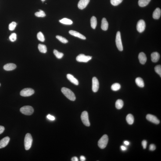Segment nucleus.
Listing matches in <instances>:
<instances>
[{
  "mask_svg": "<svg viewBox=\"0 0 161 161\" xmlns=\"http://www.w3.org/2000/svg\"><path fill=\"white\" fill-rule=\"evenodd\" d=\"M37 38L39 41H41V42H44L45 40V37L41 32H39L37 34Z\"/></svg>",
  "mask_w": 161,
  "mask_h": 161,
  "instance_id": "31",
  "label": "nucleus"
},
{
  "mask_svg": "<svg viewBox=\"0 0 161 161\" xmlns=\"http://www.w3.org/2000/svg\"><path fill=\"white\" fill-rule=\"evenodd\" d=\"M16 25H17V24L16 22H12L9 25V30L11 31H13L15 29Z\"/></svg>",
  "mask_w": 161,
  "mask_h": 161,
  "instance_id": "34",
  "label": "nucleus"
},
{
  "mask_svg": "<svg viewBox=\"0 0 161 161\" xmlns=\"http://www.w3.org/2000/svg\"><path fill=\"white\" fill-rule=\"evenodd\" d=\"M69 34L71 35L75 36V37L81 39L85 40L86 39V37L83 36L82 34L77 31L73 30H70L69 31Z\"/></svg>",
  "mask_w": 161,
  "mask_h": 161,
  "instance_id": "15",
  "label": "nucleus"
},
{
  "mask_svg": "<svg viewBox=\"0 0 161 161\" xmlns=\"http://www.w3.org/2000/svg\"><path fill=\"white\" fill-rule=\"evenodd\" d=\"M20 110L22 113L28 116L32 115L34 112L32 107L30 106H24L20 108Z\"/></svg>",
  "mask_w": 161,
  "mask_h": 161,
  "instance_id": "4",
  "label": "nucleus"
},
{
  "mask_svg": "<svg viewBox=\"0 0 161 161\" xmlns=\"http://www.w3.org/2000/svg\"><path fill=\"white\" fill-rule=\"evenodd\" d=\"M146 119L149 121L156 124H159L160 121L156 116L153 115L148 114L147 115Z\"/></svg>",
  "mask_w": 161,
  "mask_h": 161,
  "instance_id": "11",
  "label": "nucleus"
},
{
  "mask_svg": "<svg viewBox=\"0 0 161 161\" xmlns=\"http://www.w3.org/2000/svg\"><path fill=\"white\" fill-rule=\"evenodd\" d=\"M38 48L40 52L43 53H46L47 52V47L45 45L39 44L38 46Z\"/></svg>",
  "mask_w": 161,
  "mask_h": 161,
  "instance_id": "24",
  "label": "nucleus"
},
{
  "mask_svg": "<svg viewBox=\"0 0 161 161\" xmlns=\"http://www.w3.org/2000/svg\"><path fill=\"white\" fill-rule=\"evenodd\" d=\"M54 53L56 57L58 59H61L64 55L63 54L59 52L56 50H54Z\"/></svg>",
  "mask_w": 161,
  "mask_h": 161,
  "instance_id": "29",
  "label": "nucleus"
},
{
  "mask_svg": "<svg viewBox=\"0 0 161 161\" xmlns=\"http://www.w3.org/2000/svg\"><path fill=\"white\" fill-rule=\"evenodd\" d=\"M161 14V10L159 8H157L153 13V17L154 19H157L160 18Z\"/></svg>",
  "mask_w": 161,
  "mask_h": 161,
  "instance_id": "19",
  "label": "nucleus"
},
{
  "mask_svg": "<svg viewBox=\"0 0 161 161\" xmlns=\"http://www.w3.org/2000/svg\"><path fill=\"white\" fill-rule=\"evenodd\" d=\"M92 58V56H87L83 54H80L76 57V60L79 62H87L91 60Z\"/></svg>",
  "mask_w": 161,
  "mask_h": 161,
  "instance_id": "8",
  "label": "nucleus"
},
{
  "mask_svg": "<svg viewBox=\"0 0 161 161\" xmlns=\"http://www.w3.org/2000/svg\"><path fill=\"white\" fill-rule=\"evenodd\" d=\"M10 40L12 42H14L16 40V33H13L11 34L9 37Z\"/></svg>",
  "mask_w": 161,
  "mask_h": 161,
  "instance_id": "35",
  "label": "nucleus"
},
{
  "mask_svg": "<svg viewBox=\"0 0 161 161\" xmlns=\"http://www.w3.org/2000/svg\"><path fill=\"white\" fill-rule=\"evenodd\" d=\"M41 0L42 1V2H44L45 0Z\"/></svg>",
  "mask_w": 161,
  "mask_h": 161,
  "instance_id": "45",
  "label": "nucleus"
},
{
  "mask_svg": "<svg viewBox=\"0 0 161 161\" xmlns=\"http://www.w3.org/2000/svg\"><path fill=\"white\" fill-rule=\"evenodd\" d=\"M47 118L48 119H49V120L51 121H54L55 120V118L54 117L51 116V115L50 114L48 115V116H47Z\"/></svg>",
  "mask_w": 161,
  "mask_h": 161,
  "instance_id": "39",
  "label": "nucleus"
},
{
  "mask_svg": "<svg viewBox=\"0 0 161 161\" xmlns=\"http://www.w3.org/2000/svg\"><path fill=\"white\" fill-rule=\"evenodd\" d=\"M56 38L58 39L60 41L63 43L66 44L68 42V41L66 39L62 36L58 35L56 36Z\"/></svg>",
  "mask_w": 161,
  "mask_h": 161,
  "instance_id": "33",
  "label": "nucleus"
},
{
  "mask_svg": "<svg viewBox=\"0 0 161 161\" xmlns=\"http://www.w3.org/2000/svg\"><path fill=\"white\" fill-rule=\"evenodd\" d=\"M34 93V90L32 89L26 88L20 92V95L22 96L28 97L33 95Z\"/></svg>",
  "mask_w": 161,
  "mask_h": 161,
  "instance_id": "7",
  "label": "nucleus"
},
{
  "mask_svg": "<svg viewBox=\"0 0 161 161\" xmlns=\"http://www.w3.org/2000/svg\"><path fill=\"white\" fill-rule=\"evenodd\" d=\"M123 102L122 100H118L116 103V107L118 109H121L123 107Z\"/></svg>",
  "mask_w": 161,
  "mask_h": 161,
  "instance_id": "26",
  "label": "nucleus"
},
{
  "mask_svg": "<svg viewBox=\"0 0 161 161\" xmlns=\"http://www.w3.org/2000/svg\"><path fill=\"white\" fill-rule=\"evenodd\" d=\"M61 91L64 95L70 100L74 101L76 100V97L74 93L69 89L65 87H62Z\"/></svg>",
  "mask_w": 161,
  "mask_h": 161,
  "instance_id": "1",
  "label": "nucleus"
},
{
  "mask_svg": "<svg viewBox=\"0 0 161 161\" xmlns=\"http://www.w3.org/2000/svg\"><path fill=\"white\" fill-rule=\"evenodd\" d=\"M149 149L150 151H153L156 149V147L154 144H151L149 146Z\"/></svg>",
  "mask_w": 161,
  "mask_h": 161,
  "instance_id": "37",
  "label": "nucleus"
},
{
  "mask_svg": "<svg viewBox=\"0 0 161 161\" xmlns=\"http://www.w3.org/2000/svg\"><path fill=\"white\" fill-rule=\"evenodd\" d=\"M155 72L159 74L161 77V65H158L155 66Z\"/></svg>",
  "mask_w": 161,
  "mask_h": 161,
  "instance_id": "36",
  "label": "nucleus"
},
{
  "mask_svg": "<svg viewBox=\"0 0 161 161\" xmlns=\"http://www.w3.org/2000/svg\"><path fill=\"white\" fill-rule=\"evenodd\" d=\"M59 21L61 23L66 25H70L72 24L73 23V22L71 20L66 18H64L61 19Z\"/></svg>",
  "mask_w": 161,
  "mask_h": 161,
  "instance_id": "27",
  "label": "nucleus"
},
{
  "mask_svg": "<svg viewBox=\"0 0 161 161\" xmlns=\"http://www.w3.org/2000/svg\"><path fill=\"white\" fill-rule=\"evenodd\" d=\"M138 59L140 63L142 65L144 64L147 61L146 55L143 52L140 53L138 55Z\"/></svg>",
  "mask_w": 161,
  "mask_h": 161,
  "instance_id": "14",
  "label": "nucleus"
},
{
  "mask_svg": "<svg viewBox=\"0 0 161 161\" xmlns=\"http://www.w3.org/2000/svg\"><path fill=\"white\" fill-rule=\"evenodd\" d=\"M124 144H125V145L128 146L130 144V142L129 141H125L124 142Z\"/></svg>",
  "mask_w": 161,
  "mask_h": 161,
  "instance_id": "44",
  "label": "nucleus"
},
{
  "mask_svg": "<svg viewBox=\"0 0 161 161\" xmlns=\"http://www.w3.org/2000/svg\"><path fill=\"white\" fill-rule=\"evenodd\" d=\"M160 58V55L158 52H154L151 54V60L153 62H158Z\"/></svg>",
  "mask_w": 161,
  "mask_h": 161,
  "instance_id": "18",
  "label": "nucleus"
},
{
  "mask_svg": "<svg viewBox=\"0 0 161 161\" xmlns=\"http://www.w3.org/2000/svg\"><path fill=\"white\" fill-rule=\"evenodd\" d=\"M91 27L93 29H95L97 25V21L96 18L93 16L91 18Z\"/></svg>",
  "mask_w": 161,
  "mask_h": 161,
  "instance_id": "25",
  "label": "nucleus"
},
{
  "mask_svg": "<svg viewBox=\"0 0 161 161\" xmlns=\"http://www.w3.org/2000/svg\"><path fill=\"white\" fill-rule=\"evenodd\" d=\"M151 0H139L138 3L139 6L144 7L148 5Z\"/></svg>",
  "mask_w": 161,
  "mask_h": 161,
  "instance_id": "23",
  "label": "nucleus"
},
{
  "mask_svg": "<svg viewBox=\"0 0 161 161\" xmlns=\"http://www.w3.org/2000/svg\"><path fill=\"white\" fill-rule=\"evenodd\" d=\"M32 142V138L31 134L28 133L26 134L24 140L25 147L26 150H28L31 148Z\"/></svg>",
  "mask_w": 161,
  "mask_h": 161,
  "instance_id": "2",
  "label": "nucleus"
},
{
  "mask_svg": "<svg viewBox=\"0 0 161 161\" xmlns=\"http://www.w3.org/2000/svg\"><path fill=\"white\" fill-rule=\"evenodd\" d=\"M67 77L71 82L76 85H79V82L78 80L77 79L75 78L74 76L72 75L68 74L67 75Z\"/></svg>",
  "mask_w": 161,
  "mask_h": 161,
  "instance_id": "16",
  "label": "nucleus"
},
{
  "mask_svg": "<svg viewBox=\"0 0 161 161\" xmlns=\"http://www.w3.org/2000/svg\"><path fill=\"white\" fill-rule=\"evenodd\" d=\"M121 148L122 150L123 151H125L127 149V148L123 146H121Z\"/></svg>",
  "mask_w": 161,
  "mask_h": 161,
  "instance_id": "43",
  "label": "nucleus"
},
{
  "mask_svg": "<svg viewBox=\"0 0 161 161\" xmlns=\"http://www.w3.org/2000/svg\"><path fill=\"white\" fill-rule=\"evenodd\" d=\"M82 121L84 124L87 127H89L90 125L89 119L88 112L86 111H84L82 113L81 116Z\"/></svg>",
  "mask_w": 161,
  "mask_h": 161,
  "instance_id": "6",
  "label": "nucleus"
},
{
  "mask_svg": "<svg viewBox=\"0 0 161 161\" xmlns=\"http://www.w3.org/2000/svg\"><path fill=\"white\" fill-rule=\"evenodd\" d=\"M108 23L105 18L102 19L101 25V28L104 30H107L108 29Z\"/></svg>",
  "mask_w": 161,
  "mask_h": 161,
  "instance_id": "20",
  "label": "nucleus"
},
{
  "mask_svg": "<svg viewBox=\"0 0 161 161\" xmlns=\"http://www.w3.org/2000/svg\"><path fill=\"white\" fill-rule=\"evenodd\" d=\"M90 0H80L78 4V7L79 9L82 10L85 8L88 5Z\"/></svg>",
  "mask_w": 161,
  "mask_h": 161,
  "instance_id": "12",
  "label": "nucleus"
},
{
  "mask_svg": "<svg viewBox=\"0 0 161 161\" xmlns=\"http://www.w3.org/2000/svg\"><path fill=\"white\" fill-rule=\"evenodd\" d=\"M126 121L130 125L132 124L134 122V116L131 114H129L126 117Z\"/></svg>",
  "mask_w": 161,
  "mask_h": 161,
  "instance_id": "22",
  "label": "nucleus"
},
{
  "mask_svg": "<svg viewBox=\"0 0 161 161\" xmlns=\"http://www.w3.org/2000/svg\"><path fill=\"white\" fill-rule=\"evenodd\" d=\"M80 161H85L86 160V158L85 157L83 156H80Z\"/></svg>",
  "mask_w": 161,
  "mask_h": 161,
  "instance_id": "42",
  "label": "nucleus"
},
{
  "mask_svg": "<svg viewBox=\"0 0 161 161\" xmlns=\"http://www.w3.org/2000/svg\"><path fill=\"white\" fill-rule=\"evenodd\" d=\"M99 88V81L96 77H94L92 79V91L94 92H96L98 91Z\"/></svg>",
  "mask_w": 161,
  "mask_h": 161,
  "instance_id": "10",
  "label": "nucleus"
},
{
  "mask_svg": "<svg viewBox=\"0 0 161 161\" xmlns=\"http://www.w3.org/2000/svg\"><path fill=\"white\" fill-rule=\"evenodd\" d=\"M108 136L107 134L103 136L100 139L98 142V145L100 148L104 149L106 148L108 144Z\"/></svg>",
  "mask_w": 161,
  "mask_h": 161,
  "instance_id": "3",
  "label": "nucleus"
},
{
  "mask_svg": "<svg viewBox=\"0 0 161 161\" xmlns=\"http://www.w3.org/2000/svg\"><path fill=\"white\" fill-rule=\"evenodd\" d=\"M16 67V65L15 64L9 63L5 65L3 67V68L5 70L11 71L14 70Z\"/></svg>",
  "mask_w": 161,
  "mask_h": 161,
  "instance_id": "17",
  "label": "nucleus"
},
{
  "mask_svg": "<svg viewBox=\"0 0 161 161\" xmlns=\"http://www.w3.org/2000/svg\"><path fill=\"white\" fill-rule=\"evenodd\" d=\"M145 21L142 19L139 21L137 25V29L139 33H142L145 30Z\"/></svg>",
  "mask_w": 161,
  "mask_h": 161,
  "instance_id": "9",
  "label": "nucleus"
},
{
  "mask_svg": "<svg viewBox=\"0 0 161 161\" xmlns=\"http://www.w3.org/2000/svg\"><path fill=\"white\" fill-rule=\"evenodd\" d=\"M0 86H1V84H0Z\"/></svg>",
  "mask_w": 161,
  "mask_h": 161,
  "instance_id": "46",
  "label": "nucleus"
},
{
  "mask_svg": "<svg viewBox=\"0 0 161 161\" xmlns=\"http://www.w3.org/2000/svg\"><path fill=\"white\" fill-rule=\"evenodd\" d=\"M39 11V12H36L35 13V15L37 17H45L46 16V14L45 12L41 10H40Z\"/></svg>",
  "mask_w": 161,
  "mask_h": 161,
  "instance_id": "30",
  "label": "nucleus"
},
{
  "mask_svg": "<svg viewBox=\"0 0 161 161\" xmlns=\"http://www.w3.org/2000/svg\"><path fill=\"white\" fill-rule=\"evenodd\" d=\"M142 144L144 149H146L147 148V142L146 140H143L142 141Z\"/></svg>",
  "mask_w": 161,
  "mask_h": 161,
  "instance_id": "38",
  "label": "nucleus"
},
{
  "mask_svg": "<svg viewBox=\"0 0 161 161\" xmlns=\"http://www.w3.org/2000/svg\"><path fill=\"white\" fill-rule=\"evenodd\" d=\"M71 161H78L79 160L77 157H74L72 158Z\"/></svg>",
  "mask_w": 161,
  "mask_h": 161,
  "instance_id": "41",
  "label": "nucleus"
},
{
  "mask_svg": "<svg viewBox=\"0 0 161 161\" xmlns=\"http://www.w3.org/2000/svg\"><path fill=\"white\" fill-rule=\"evenodd\" d=\"M135 82L137 85L140 87H144V80L141 78L138 77L136 78Z\"/></svg>",
  "mask_w": 161,
  "mask_h": 161,
  "instance_id": "21",
  "label": "nucleus"
},
{
  "mask_svg": "<svg viewBox=\"0 0 161 161\" xmlns=\"http://www.w3.org/2000/svg\"><path fill=\"white\" fill-rule=\"evenodd\" d=\"M116 42L117 47L120 51H123V48L122 44L121 33L120 31H118L117 33Z\"/></svg>",
  "mask_w": 161,
  "mask_h": 161,
  "instance_id": "5",
  "label": "nucleus"
},
{
  "mask_svg": "<svg viewBox=\"0 0 161 161\" xmlns=\"http://www.w3.org/2000/svg\"><path fill=\"white\" fill-rule=\"evenodd\" d=\"M5 130V128L3 126H0V134L3 132Z\"/></svg>",
  "mask_w": 161,
  "mask_h": 161,
  "instance_id": "40",
  "label": "nucleus"
},
{
  "mask_svg": "<svg viewBox=\"0 0 161 161\" xmlns=\"http://www.w3.org/2000/svg\"><path fill=\"white\" fill-rule=\"evenodd\" d=\"M121 86L120 84L118 83H116L112 84L111 87V88L112 91H117L120 89Z\"/></svg>",
  "mask_w": 161,
  "mask_h": 161,
  "instance_id": "28",
  "label": "nucleus"
},
{
  "mask_svg": "<svg viewBox=\"0 0 161 161\" xmlns=\"http://www.w3.org/2000/svg\"><path fill=\"white\" fill-rule=\"evenodd\" d=\"M10 140L9 137L8 136L2 138L0 141V148H5L7 145Z\"/></svg>",
  "mask_w": 161,
  "mask_h": 161,
  "instance_id": "13",
  "label": "nucleus"
},
{
  "mask_svg": "<svg viewBox=\"0 0 161 161\" xmlns=\"http://www.w3.org/2000/svg\"><path fill=\"white\" fill-rule=\"evenodd\" d=\"M123 1V0H110V2L113 6H116L119 5Z\"/></svg>",
  "mask_w": 161,
  "mask_h": 161,
  "instance_id": "32",
  "label": "nucleus"
}]
</instances>
